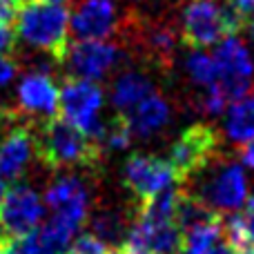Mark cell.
I'll return each mask as SVG.
<instances>
[{"mask_svg":"<svg viewBox=\"0 0 254 254\" xmlns=\"http://www.w3.org/2000/svg\"><path fill=\"white\" fill-rule=\"evenodd\" d=\"M36 156L45 167L58 172L67 167H96L101 143L61 116L34 123Z\"/></svg>","mask_w":254,"mask_h":254,"instance_id":"6da1fadb","label":"cell"},{"mask_svg":"<svg viewBox=\"0 0 254 254\" xmlns=\"http://www.w3.org/2000/svg\"><path fill=\"white\" fill-rule=\"evenodd\" d=\"M16 36L61 65L69 45V9L61 2L27 0L16 13Z\"/></svg>","mask_w":254,"mask_h":254,"instance_id":"7a4b0ae2","label":"cell"},{"mask_svg":"<svg viewBox=\"0 0 254 254\" xmlns=\"http://www.w3.org/2000/svg\"><path fill=\"white\" fill-rule=\"evenodd\" d=\"M185 183H196L194 190L183 188L214 212H237L248 201V181L241 163L221 156V152ZM181 183V185H185Z\"/></svg>","mask_w":254,"mask_h":254,"instance_id":"3957f363","label":"cell"},{"mask_svg":"<svg viewBox=\"0 0 254 254\" xmlns=\"http://www.w3.org/2000/svg\"><path fill=\"white\" fill-rule=\"evenodd\" d=\"M237 34L221 0H183L181 40L190 49H205Z\"/></svg>","mask_w":254,"mask_h":254,"instance_id":"277c9868","label":"cell"},{"mask_svg":"<svg viewBox=\"0 0 254 254\" xmlns=\"http://www.w3.org/2000/svg\"><path fill=\"white\" fill-rule=\"evenodd\" d=\"M103 101H105V94L98 87V83L65 76V83L58 89V114L67 123L98 140L105 125L101 121Z\"/></svg>","mask_w":254,"mask_h":254,"instance_id":"5b68a950","label":"cell"},{"mask_svg":"<svg viewBox=\"0 0 254 254\" xmlns=\"http://www.w3.org/2000/svg\"><path fill=\"white\" fill-rule=\"evenodd\" d=\"M216 65V80L214 85L223 92L228 103L232 105L239 98H246L252 89L254 78V63L248 52L246 43L237 36H225L219 40L216 52L212 54Z\"/></svg>","mask_w":254,"mask_h":254,"instance_id":"8992f818","label":"cell"},{"mask_svg":"<svg viewBox=\"0 0 254 254\" xmlns=\"http://www.w3.org/2000/svg\"><path fill=\"white\" fill-rule=\"evenodd\" d=\"M219 152V134L214 127L194 123L174 140L167 161L174 167L179 183H185L192 176H196Z\"/></svg>","mask_w":254,"mask_h":254,"instance_id":"52a82bcc","label":"cell"},{"mask_svg":"<svg viewBox=\"0 0 254 254\" xmlns=\"http://www.w3.org/2000/svg\"><path fill=\"white\" fill-rule=\"evenodd\" d=\"M36 156L34 123L13 112L0 125V179L13 183L18 181Z\"/></svg>","mask_w":254,"mask_h":254,"instance_id":"ba28073f","label":"cell"},{"mask_svg":"<svg viewBox=\"0 0 254 254\" xmlns=\"http://www.w3.org/2000/svg\"><path fill=\"white\" fill-rule=\"evenodd\" d=\"M123 61V49L107 40H76L67 45L61 65L71 78L98 83Z\"/></svg>","mask_w":254,"mask_h":254,"instance_id":"9c48e42d","label":"cell"},{"mask_svg":"<svg viewBox=\"0 0 254 254\" xmlns=\"http://www.w3.org/2000/svg\"><path fill=\"white\" fill-rule=\"evenodd\" d=\"M45 207H49L52 219L78 232L87 221L89 212V188L80 176L63 174L45 192Z\"/></svg>","mask_w":254,"mask_h":254,"instance_id":"30bf717a","label":"cell"},{"mask_svg":"<svg viewBox=\"0 0 254 254\" xmlns=\"http://www.w3.org/2000/svg\"><path fill=\"white\" fill-rule=\"evenodd\" d=\"M45 216V203L29 185H13L0 203V232L7 239L34 232Z\"/></svg>","mask_w":254,"mask_h":254,"instance_id":"8fae6325","label":"cell"},{"mask_svg":"<svg viewBox=\"0 0 254 254\" xmlns=\"http://www.w3.org/2000/svg\"><path fill=\"white\" fill-rule=\"evenodd\" d=\"M123 183L140 205L167 185L179 183V176L167 158L134 154L123 167Z\"/></svg>","mask_w":254,"mask_h":254,"instance_id":"7c38bea8","label":"cell"},{"mask_svg":"<svg viewBox=\"0 0 254 254\" xmlns=\"http://www.w3.org/2000/svg\"><path fill=\"white\" fill-rule=\"evenodd\" d=\"M181 230L176 221L152 219V216L138 214L129 225L123 241L125 254H179Z\"/></svg>","mask_w":254,"mask_h":254,"instance_id":"4fadbf2b","label":"cell"},{"mask_svg":"<svg viewBox=\"0 0 254 254\" xmlns=\"http://www.w3.org/2000/svg\"><path fill=\"white\" fill-rule=\"evenodd\" d=\"M119 27L114 0H78L69 13V31L76 40H105Z\"/></svg>","mask_w":254,"mask_h":254,"instance_id":"5bb4252c","label":"cell"},{"mask_svg":"<svg viewBox=\"0 0 254 254\" xmlns=\"http://www.w3.org/2000/svg\"><path fill=\"white\" fill-rule=\"evenodd\" d=\"M20 116H27L29 123H40L58 116V87L47 71L31 69L18 83L16 89Z\"/></svg>","mask_w":254,"mask_h":254,"instance_id":"9a60e30c","label":"cell"},{"mask_svg":"<svg viewBox=\"0 0 254 254\" xmlns=\"http://www.w3.org/2000/svg\"><path fill=\"white\" fill-rule=\"evenodd\" d=\"M123 116H125L127 125H129L131 136H136V138H147V136L161 131L163 127L170 123L172 107L165 98L154 92Z\"/></svg>","mask_w":254,"mask_h":254,"instance_id":"2e32d148","label":"cell"},{"mask_svg":"<svg viewBox=\"0 0 254 254\" xmlns=\"http://www.w3.org/2000/svg\"><path fill=\"white\" fill-rule=\"evenodd\" d=\"M154 94V80L149 78L147 71L143 69H125L116 76L114 85H112V105L119 114H127L134 110L143 98Z\"/></svg>","mask_w":254,"mask_h":254,"instance_id":"e0dca14e","label":"cell"},{"mask_svg":"<svg viewBox=\"0 0 254 254\" xmlns=\"http://www.w3.org/2000/svg\"><path fill=\"white\" fill-rule=\"evenodd\" d=\"M125 31L136 34V43L152 58V63L161 67H167L172 63V56L176 52V31L170 25H138L136 31L127 27Z\"/></svg>","mask_w":254,"mask_h":254,"instance_id":"ac0fdd59","label":"cell"},{"mask_svg":"<svg viewBox=\"0 0 254 254\" xmlns=\"http://www.w3.org/2000/svg\"><path fill=\"white\" fill-rule=\"evenodd\" d=\"M223 228L237 254H254V196L243 203L241 212L234 214Z\"/></svg>","mask_w":254,"mask_h":254,"instance_id":"d6986e66","label":"cell"},{"mask_svg":"<svg viewBox=\"0 0 254 254\" xmlns=\"http://www.w3.org/2000/svg\"><path fill=\"white\" fill-rule=\"evenodd\" d=\"M225 134L234 143H246V140L254 138V94L239 98L228 107Z\"/></svg>","mask_w":254,"mask_h":254,"instance_id":"ffe728a7","label":"cell"},{"mask_svg":"<svg viewBox=\"0 0 254 254\" xmlns=\"http://www.w3.org/2000/svg\"><path fill=\"white\" fill-rule=\"evenodd\" d=\"M127 230L129 228L125 223V216L116 210H101L92 219V232L98 239H103L110 248L119 241H125Z\"/></svg>","mask_w":254,"mask_h":254,"instance_id":"44dd1931","label":"cell"},{"mask_svg":"<svg viewBox=\"0 0 254 254\" xmlns=\"http://www.w3.org/2000/svg\"><path fill=\"white\" fill-rule=\"evenodd\" d=\"M185 69H188V76L192 78V83L201 85L203 89L212 87L216 80L214 58L210 54H205L203 49H192V54L188 56V63H185Z\"/></svg>","mask_w":254,"mask_h":254,"instance_id":"7402d4cb","label":"cell"},{"mask_svg":"<svg viewBox=\"0 0 254 254\" xmlns=\"http://www.w3.org/2000/svg\"><path fill=\"white\" fill-rule=\"evenodd\" d=\"M2 254H49L45 250V246L40 243L38 232H29L22 234V237H11L4 241Z\"/></svg>","mask_w":254,"mask_h":254,"instance_id":"603a6c76","label":"cell"},{"mask_svg":"<svg viewBox=\"0 0 254 254\" xmlns=\"http://www.w3.org/2000/svg\"><path fill=\"white\" fill-rule=\"evenodd\" d=\"M221 2H223L237 34L243 27H248V22L254 18V0H221Z\"/></svg>","mask_w":254,"mask_h":254,"instance_id":"cb8c5ba5","label":"cell"},{"mask_svg":"<svg viewBox=\"0 0 254 254\" xmlns=\"http://www.w3.org/2000/svg\"><path fill=\"white\" fill-rule=\"evenodd\" d=\"M67 254H107L110 246H107L103 239H98L94 232H83L78 237L71 239Z\"/></svg>","mask_w":254,"mask_h":254,"instance_id":"d4e9b609","label":"cell"},{"mask_svg":"<svg viewBox=\"0 0 254 254\" xmlns=\"http://www.w3.org/2000/svg\"><path fill=\"white\" fill-rule=\"evenodd\" d=\"M18 65L13 63V58L9 54H0V89L7 87L13 78H16Z\"/></svg>","mask_w":254,"mask_h":254,"instance_id":"484cf974","label":"cell"},{"mask_svg":"<svg viewBox=\"0 0 254 254\" xmlns=\"http://www.w3.org/2000/svg\"><path fill=\"white\" fill-rule=\"evenodd\" d=\"M16 52V34L7 22H0V54H11Z\"/></svg>","mask_w":254,"mask_h":254,"instance_id":"4316f807","label":"cell"},{"mask_svg":"<svg viewBox=\"0 0 254 254\" xmlns=\"http://www.w3.org/2000/svg\"><path fill=\"white\" fill-rule=\"evenodd\" d=\"M20 0H0V22H13L18 9H20Z\"/></svg>","mask_w":254,"mask_h":254,"instance_id":"83f0119b","label":"cell"},{"mask_svg":"<svg viewBox=\"0 0 254 254\" xmlns=\"http://www.w3.org/2000/svg\"><path fill=\"white\" fill-rule=\"evenodd\" d=\"M239 161H241V165L254 170V138L241 143V147H239Z\"/></svg>","mask_w":254,"mask_h":254,"instance_id":"f1b7e54d","label":"cell"},{"mask_svg":"<svg viewBox=\"0 0 254 254\" xmlns=\"http://www.w3.org/2000/svg\"><path fill=\"white\" fill-rule=\"evenodd\" d=\"M11 114H13V110H7V107H0V125H2L4 121H7Z\"/></svg>","mask_w":254,"mask_h":254,"instance_id":"f546056e","label":"cell"},{"mask_svg":"<svg viewBox=\"0 0 254 254\" xmlns=\"http://www.w3.org/2000/svg\"><path fill=\"white\" fill-rule=\"evenodd\" d=\"M4 194H7V181H2V179H0V203H2Z\"/></svg>","mask_w":254,"mask_h":254,"instance_id":"4dcf8cb0","label":"cell"},{"mask_svg":"<svg viewBox=\"0 0 254 254\" xmlns=\"http://www.w3.org/2000/svg\"><path fill=\"white\" fill-rule=\"evenodd\" d=\"M4 241H7V237H4L2 232H0V254H2V248H4Z\"/></svg>","mask_w":254,"mask_h":254,"instance_id":"1f68e13d","label":"cell"},{"mask_svg":"<svg viewBox=\"0 0 254 254\" xmlns=\"http://www.w3.org/2000/svg\"><path fill=\"white\" fill-rule=\"evenodd\" d=\"M248 27H250V36H252V40H254V18L248 22Z\"/></svg>","mask_w":254,"mask_h":254,"instance_id":"d6a6232c","label":"cell"},{"mask_svg":"<svg viewBox=\"0 0 254 254\" xmlns=\"http://www.w3.org/2000/svg\"><path fill=\"white\" fill-rule=\"evenodd\" d=\"M107 254H125V250H123V248H116V250H110Z\"/></svg>","mask_w":254,"mask_h":254,"instance_id":"836d02e7","label":"cell"},{"mask_svg":"<svg viewBox=\"0 0 254 254\" xmlns=\"http://www.w3.org/2000/svg\"><path fill=\"white\" fill-rule=\"evenodd\" d=\"M20 2H27V0H20Z\"/></svg>","mask_w":254,"mask_h":254,"instance_id":"e575fe53","label":"cell"},{"mask_svg":"<svg viewBox=\"0 0 254 254\" xmlns=\"http://www.w3.org/2000/svg\"><path fill=\"white\" fill-rule=\"evenodd\" d=\"M143 254H149V252H143Z\"/></svg>","mask_w":254,"mask_h":254,"instance_id":"d590c367","label":"cell"}]
</instances>
